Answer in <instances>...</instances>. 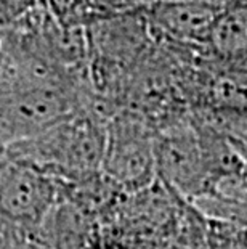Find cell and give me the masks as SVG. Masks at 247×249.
Returning <instances> with one entry per match:
<instances>
[{"instance_id": "cell-1", "label": "cell", "mask_w": 247, "mask_h": 249, "mask_svg": "<svg viewBox=\"0 0 247 249\" xmlns=\"http://www.w3.org/2000/svg\"><path fill=\"white\" fill-rule=\"evenodd\" d=\"M106 123L97 111L79 107L39 134L12 143L10 148L15 160L33 164L51 177L90 178L101 172Z\"/></svg>"}, {"instance_id": "cell-2", "label": "cell", "mask_w": 247, "mask_h": 249, "mask_svg": "<svg viewBox=\"0 0 247 249\" xmlns=\"http://www.w3.org/2000/svg\"><path fill=\"white\" fill-rule=\"evenodd\" d=\"M156 135L141 114H114L106 123L101 176L125 192L149 187L157 178Z\"/></svg>"}, {"instance_id": "cell-3", "label": "cell", "mask_w": 247, "mask_h": 249, "mask_svg": "<svg viewBox=\"0 0 247 249\" xmlns=\"http://www.w3.org/2000/svg\"><path fill=\"white\" fill-rule=\"evenodd\" d=\"M156 174L169 192L186 203L212 188L214 176L193 118L177 119L157 130Z\"/></svg>"}, {"instance_id": "cell-4", "label": "cell", "mask_w": 247, "mask_h": 249, "mask_svg": "<svg viewBox=\"0 0 247 249\" xmlns=\"http://www.w3.org/2000/svg\"><path fill=\"white\" fill-rule=\"evenodd\" d=\"M79 108L61 84L23 86L0 107V139L8 145L29 139Z\"/></svg>"}, {"instance_id": "cell-5", "label": "cell", "mask_w": 247, "mask_h": 249, "mask_svg": "<svg viewBox=\"0 0 247 249\" xmlns=\"http://www.w3.org/2000/svg\"><path fill=\"white\" fill-rule=\"evenodd\" d=\"M56 204L50 174L33 164L13 160L0 169V215L24 225H39Z\"/></svg>"}, {"instance_id": "cell-6", "label": "cell", "mask_w": 247, "mask_h": 249, "mask_svg": "<svg viewBox=\"0 0 247 249\" xmlns=\"http://www.w3.org/2000/svg\"><path fill=\"white\" fill-rule=\"evenodd\" d=\"M222 3L207 0H151L145 15L152 36L177 45L204 49Z\"/></svg>"}, {"instance_id": "cell-7", "label": "cell", "mask_w": 247, "mask_h": 249, "mask_svg": "<svg viewBox=\"0 0 247 249\" xmlns=\"http://www.w3.org/2000/svg\"><path fill=\"white\" fill-rule=\"evenodd\" d=\"M202 53L214 61L247 70V0L222 3Z\"/></svg>"}, {"instance_id": "cell-8", "label": "cell", "mask_w": 247, "mask_h": 249, "mask_svg": "<svg viewBox=\"0 0 247 249\" xmlns=\"http://www.w3.org/2000/svg\"><path fill=\"white\" fill-rule=\"evenodd\" d=\"M39 227L50 249H87L90 243V222L76 206L55 204Z\"/></svg>"}, {"instance_id": "cell-9", "label": "cell", "mask_w": 247, "mask_h": 249, "mask_svg": "<svg viewBox=\"0 0 247 249\" xmlns=\"http://www.w3.org/2000/svg\"><path fill=\"white\" fill-rule=\"evenodd\" d=\"M39 7L61 28L85 26L92 18L87 0H39Z\"/></svg>"}, {"instance_id": "cell-10", "label": "cell", "mask_w": 247, "mask_h": 249, "mask_svg": "<svg viewBox=\"0 0 247 249\" xmlns=\"http://www.w3.org/2000/svg\"><path fill=\"white\" fill-rule=\"evenodd\" d=\"M39 0H0V24L13 23L34 12Z\"/></svg>"}, {"instance_id": "cell-11", "label": "cell", "mask_w": 247, "mask_h": 249, "mask_svg": "<svg viewBox=\"0 0 247 249\" xmlns=\"http://www.w3.org/2000/svg\"><path fill=\"white\" fill-rule=\"evenodd\" d=\"M88 8L93 15H113L127 12V10L138 8L145 5L140 0H87Z\"/></svg>"}, {"instance_id": "cell-12", "label": "cell", "mask_w": 247, "mask_h": 249, "mask_svg": "<svg viewBox=\"0 0 247 249\" xmlns=\"http://www.w3.org/2000/svg\"><path fill=\"white\" fill-rule=\"evenodd\" d=\"M207 2H215V3H223V2H227V0H207Z\"/></svg>"}, {"instance_id": "cell-13", "label": "cell", "mask_w": 247, "mask_h": 249, "mask_svg": "<svg viewBox=\"0 0 247 249\" xmlns=\"http://www.w3.org/2000/svg\"><path fill=\"white\" fill-rule=\"evenodd\" d=\"M140 2H143V3H148V2H151V0H140Z\"/></svg>"}]
</instances>
